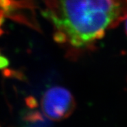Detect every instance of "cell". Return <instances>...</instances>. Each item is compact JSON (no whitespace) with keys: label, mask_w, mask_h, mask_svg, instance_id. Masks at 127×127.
<instances>
[{"label":"cell","mask_w":127,"mask_h":127,"mask_svg":"<svg viewBox=\"0 0 127 127\" xmlns=\"http://www.w3.org/2000/svg\"><path fill=\"white\" fill-rule=\"evenodd\" d=\"M42 14L64 32L75 48L92 47L106 29L127 18V0H45Z\"/></svg>","instance_id":"6da1fadb"},{"label":"cell","mask_w":127,"mask_h":127,"mask_svg":"<svg viewBox=\"0 0 127 127\" xmlns=\"http://www.w3.org/2000/svg\"><path fill=\"white\" fill-rule=\"evenodd\" d=\"M41 106L47 119L60 121L71 115L76 108V102L71 93L67 89L54 86L44 93Z\"/></svg>","instance_id":"7a4b0ae2"},{"label":"cell","mask_w":127,"mask_h":127,"mask_svg":"<svg viewBox=\"0 0 127 127\" xmlns=\"http://www.w3.org/2000/svg\"><path fill=\"white\" fill-rule=\"evenodd\" d=\"M22 119L28 126H47L50 125L39 111L26 110L22 115Z\"/></svg>","instance_id":"3957f363"},{"label":"cell","mask_w":127,"mask_h":127,"mask_svg":"<svg viewBox=\"0 0 127 127\" xmlns=\"http://www.w3.org/2000/svg\"><path fill=\"white\" fill-rule=\"evenodd\" d=\"M2 73L5 77H8V78L11 77V78H15V79L20 80H26V77L24 74V73L21 71L4 69Z\"/></svg>","instance_id":"277c9868"},{"label":"cell","mask_w":127,"mask_h":127,"mask_svg":"<svg viewBox=\"0 0 127 127\" xmlns=\"http://www.w3.org/2000/svg\"><path fill=\"white\" fill-rule=\"evenodd\" d=\"M54 40L59 44H64L69 41L67 34L60 30H57L53 34Z\"/></svg>","instance_id":"5b68a950"},{"label":"cell","mask_w":127,"mask_h":127,"mask_svg":"<svg viewBox=\"0 0 127 127\" xmlns=\"http://www.w3.org/2000/svg\"><path fill=\"white\" fill-rule=\"evenodd\" d=\"M25 104L30 109L36 108L38 105L36 99L32 96H29L25 99Z\"/></svg>","instance_id":"8992f818"},{"label":"cell","mask_w":127,"mask_h":127,"mask_svg":"<svg viewBox=\"0 0 127 127\" xmlns=\"http://www.w3.org/2000/svg\"><path fill=\"white\" fill-rule=\"evenodd\" d=\"M9 60L7 57L0 56V70H3L9 65Z\"/></svg>","instance_id":"52a82bcc"},{"label":"cell","mask_w":127,"mask_h":127,"mask_svg":"<svg viewBox=\"0 0 127 127\" xmlns=\"http://www.w3.org/2000/svg\"><path fill=\"white\" fill-rule=\"evenodd\" d=\"M125 32L127 35V18L126 19V22H125Z\"/></svg>","instance_id":"ba28073f"},{"label":"cell","mask_w":127,"mask_h":127,"mask_svg":"<svg viewBox=\"0 0 127 127\" xmlns=\"http://www.w3.org/2000/svg\"><path fill=\"white\" fill-rule=\"evenodd\" d=\"M3 33H4V31L2 30L1 29V27H0V36H1Z\"/></svg>","instance_id":"9c48e42d"}]
</instances>
